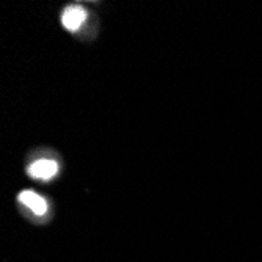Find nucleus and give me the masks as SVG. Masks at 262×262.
<instances>
[{
    "mask_svg": "<svg viewBox=\"0 0 262 262\" xmlns=\"http://www.w3.org/2000/svg\"><path fill=\"white\" fill-rule=\"evenodd\" d=\"M88 19V11L80 5H69L64 8L61 14V26L68 32H79V29L83 26Z\"/></svg>",
    "mask_w": 262,
    "mask_h": 262,
    "instance_id": "f257e3e1",
    "label": "nucleus"
},
{
    "mask_svg": "<svg viewBox=\"0 0 262 262\" xmlns=\"http://www.w3.org/2000/svg\"><path fill=\"white\" fill-rule=\"evenodd\" d=\"M58 173V163L52 159H39L29 165L27 174L38 181H49Z\"/></svg>",
    "mask_w": 262,
    "mask_h": 262,
    "instance_id": "f03ea898",
    "label": "nucleus"
},
{
    "mask_svg": "<svg viewBox=\"0 0 262 262\" xmlns=\"http://www.w3.org/2000/svg\"><path fill=\"white\" fill-rule=\"evenodd\" d=\"M17 200L20 204L29 207L35 215H44L47 212V201L33 190H22L17 195Z\"/></svg>",
    "mask_w": 262,
    "mask_h": 262,
    "instance_id": "7ed1b4c3",
    "label": "nucleus"
}]
</instances>
